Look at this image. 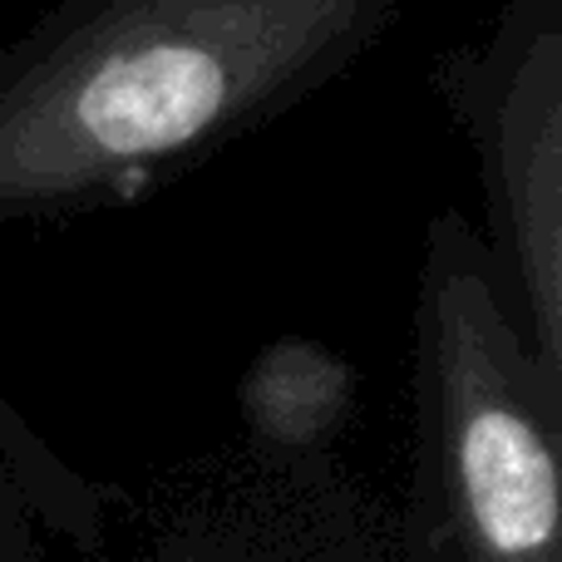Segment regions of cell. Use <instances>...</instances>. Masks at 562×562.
Masks as SVG:
<instances>
[{
    "label": "cell",
    "instance_id": "1",
    "mask_svg": "<svg viewBox=\"0 0 562 562\" xmlns=\"http://www.w3.org/2000/svg\"><path fill=\"white\" fill-rule=\"evenodd\" d=\"M405 0H55L0 45V227L128 207L286 119Z\"/></svg>",
    "mask_w": 562,
    "mask_h": 562
},
{
    "label": "cell",
    "instance_id": "2",
    "mask_svg": "<svg viewBox=\"0 0 562 562\" xmlns=\"http://www.w3.org/2000/svg\"><path fill=\"white\" fill-rule=\"evenodd\" d=\"M419 340L435 425L454 474L474 562H562L558 400L494 286V267L459 207L425 233Z\"/></svg>",
    "mask_w": 562,
    "mask_h": 562
},
{
    "label": "cell",
    "instance_id": "3",
    "mask_svg": "<svg viewBox=\"0 0 562 562\" xmlns=\"http://www.w3.org/2000/svg\"><path fill=\"white\" fill-rule=\"evenodd\" d=\"M435 85L474 148L494 286L562 385V0H504Z\"/></svg>",
    "mask_w": 562,
    "mask_h": 562
},
{
    "label": "cell",
    "instance_id": "4",
    "mask_svg": "<svg viewBox=\"0 0 562 562\" xmlns=\"http://www.w3.org/2000/svg\"><path fill=\"white\" fill-rule=\"evenodd\" d=\"M272 366L281 370V380L267 375V370H257V380H252V395H247L252 400V419L272 439L306 445L336 415L340 370L326 366L321 356H306V350H281V356H272Z\"/></svg>",
    "mask_w": 562,
    "mask_h": 562
}]
</instances>
